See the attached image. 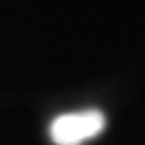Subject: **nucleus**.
<instances>
[{
  "instance_id": "nucleus-1",
  "label": "nucleus",
  "mask_w": 145,
  "mask_h": 145,
  "mask_svg": "<svg viewBox=\"0 0 145 145\" xmlns=\"http://www.w3.org/2000/svg\"><path fill=\"white\" fill-rule=\"evenodd\" d=\"M103 111L98 109H83L75 113H64L51 122L49 135L56 145H81L86 141L98 137L105 130Z\"/></svg>"
}]
</instances>
